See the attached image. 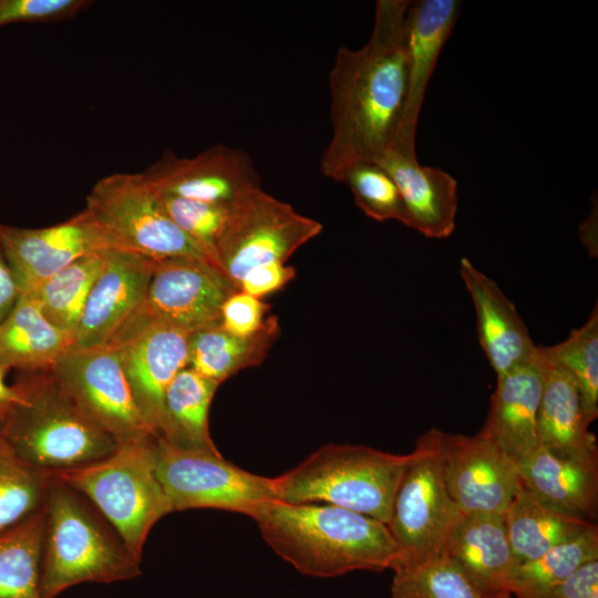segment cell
Returning a JSON list of instances; mask_svg holds the SVG:
<instances>
[{
    "mask_svg": "<svg viewBox=\"0 0 598 598\" xmlns=\"http://www.w3.org/2000/svg\"><path fill=\"white\" fill-rule=\"evenodd\" d=\"M411 1L379 0L372 33L359 49L341 47L329 72L331 137L323 176L341 182L362 162L393 147L408 94L405 18Z\"/></svg>",
    "mask_w": 598,
    "mask_h": 598,
    "instance_id": "obj_1",
    "label": "cell"
},
{
    "mask_svg": "<svg viewBox=\"0 0 598 598\" xmlns=\"http://www.w3.org/2000/svg\"><path fill=\"white\" fill-rule=\"evenodd\" d=\"M251 518L270 548L302 575L383 571L402 557L386 524L347 508L272 501Z\"/></svg>",
    "mask_w": 598,
    "mask_h": 598,
    "instance_id": "obj_2",
    "label": "cell"
},
{
    "mask_svg": "<svg viewBox=\"0 0 598 598\" xmlns=\"http://www.w3.org/2000/svg\"><path fill=\"white\" fill-rule=\"evenodd\" d=\"M21 402L7 408L0 436L24 462L49 474L111 454L116 441L61 386L51 371H21Z\"/></svg>",
    "mask_w": 598,
    "mask_h": 598,
    "instance_id": "obj_3",
    "label": "cell"
},
{
    "mask_svg": "<svg viewBox=\"0 0 598 598\" xmlns=\"http://www.w3.org/2000/svg\"><path fill=\"white\" fill-rule=\"evenodd\" d=\"M44 520L43 598H55L82 582L111 584L141 575V561L106 519L81 493L53 475Z\"/></svg>",
    "mask_w": 598,
    "mask_h": 598,
    "instance_id": "obj_4",
    "label": "cell"
},
{
    "mask_svg": "<svg viewBox=\"0 0 598 598\" xmlns=\"http://www.w3.org/2000/svg\"><path fill=\"white\" fill-rule=\"evenodd\" d=\"M410 457L365 445L328 444L272 477L275 491L285 503L329 504L388 524Z\"/></svg>",
    "mask_w": 598,
    "mask_h": 598,
    "instance_id": "obj_5",
    "label": "cell"
},
{
    "mask_svg": "<svg viewBox=\"0 0 598 598\" xmlns=\"http://www.w3.org/2000/svg\"><path fill=\"white\" fill-rule=\"evenodd\" d=\"M81 493L141 561L153 526L173 513L156 471V436L118 444L93 463L52 474Z\"/></svg>",
    "mask_w": 598,
    "mask_h": 598,
    "instance_id": "obj_6",
    "label": "cell"
},
{
    "mask_svg": "<svg viewBox=\"0 0 598 598\" xmlns=\"http://www.w3.org/2000/svg\"><path fill=\"white\" fill-rule=\"evenodd\" d=\"M442 432L430 429L416 440L394 495L386 525L401 551L399 563L446 555L450 536L463 515L444 481Z\"/></svg>",
    "mask_w": 598,
    "mask_h": 598,
    "instance_id": "obj_7",
    "label": "cell"
},
{
    "mask_svg": "<svg viewBox=\"0 0 598 598\" xmlns=\"http://www.w3.org/2000/svg\"><path fill=\"white\" fill-rule=\"evenodd\" d=\"M156 471L173 512L216 508L251 517L278 501L272 477L250 473L219 451L181 448L156 436Z\"/></svg>",
    "mask_w": 598,
    "mask_h": 598,
    "instance_id": "obj_8",
    "label": "cell"
},
{
    "mask_svg": "<svg viewBox=\"0 0 598 598\" xmlns=\"http://www.w3.org/2000/svg\"><path fill=\"white\" fill-rule=\"evenodd\" d=\"M322 224L256 188L230 204L229 217L216 245V265L239 289L252 268L282 262L322 231Z\"/></svg>",
    "mask_w": 598,
    "mask_h": 598,
    "instance_id": "obj_9",
    "label": "cell"
},
{
    "mask_svg": "<svg viewBox=\"0 0 598 598\" xmlns=\"http://www.w3.org/2000/svg\"><path fill=\"white\" fill-rule=\"evenodd\" d=\"M84 208L114 236L123 250L156 261L176 257L212 261L171 220L141 173H114L99 179L87 194Z\"/></svg>",
    "mask_w": 598,
    "mask_h": 598,
    "instance_id": "obj_10",
    "label": "cell"
},
{
    "mask_svg": "<svg viewBox=\"0 0 598 598\" xmlns=\"http://www.w3.org/2000/svg\"><path fill=\"white\" fill-rule=\"evenodd\" d=\"M49 370L117 444L154 435L134 401L120 357L111 346L72 347Z\"/></svg>",
    "mask_w": 598,
    "mask_h": 598,
    "instance_id": "obj_11",
    "label": "cell"
},
{
    "mask_svg": "<svg viewBox=\"0 0 598 598\" xmlns=\"http://www.w3.org/2000/svg\"><path fill=\"white\" fill-rule=\"evenodd\" d=\"M189 336L134 312L107 342L117 352L134 401L155 436L166 389L188 367Z\"/></svg>",
    "mask_w": 598,
    "mask_h": 598,
    "instance_id": "obj_12",
    "label": "cell"
},
{
    "mask_svg": "<svg viewBox=\"0 0 598 598\" xmlns=\"http://www.w3.org/2000/svg\"><path fill=\"white\" fill-rule=\"evenodd\" d=\"M239 289L207 259L176 257L155 262L135 313L188 332L219 324L224 302Z\"/></svg>",
    "mask_w": 598,
    "mask_h": 598,
    "instance_id": "obj_13",
    "label": "cell"
},
{
    "mask_svg": "<svg viewBox=\"0 0 598 598\" xmlns=\"http://www.w3.org/2000/svg\"><path fill=\"white\" fill-rule=\"evenodd\" d=\"M0 240L20 293L31 291L82 257L123 250L86 208L63 223L42 228L0 224Z\"/></svg>",
    "mask_w": 598,
    "mask_h": 598,
    "instance_id": "obj_14",
    "label": "cell"
},
{
    "mask_svg": "<svg viewBox=\"0 0 598 598\" xmlns=\"http://www.w3.org/2000/svg\"><path fill=\"white\" fill-rule=\"evenodd\" d=\"M441 466L447 491L465 515H503L520 483L517 462L480 435L442 432Z\"/></svg>",
    "mask_w": 598,
    "mask_h": 598,
    "instance_id": "obj_15",
    "label": "cell"
},
{
    "mask_svg": "<svg viewBox=\"0 0 598 598\" xmlns=\"http://www.w3.org/2000/svg\"><path fill=\"white\" fill-rule=\"evenodd\" d=\"M141 174L157 194L214 204L229 205L260 188V176L248 153L224 144L193 157L165 152Z\"/></svg>",
    "mask_w": 598,
    "mask_h": 598,
    "instance_id": "obj_16",
    "label": "cell"
},
{
    "mask_svg": "<svg viewBox=\"0 0 598 598\" xmlns=\"http://www.w3.org/2000/svg\"><path fill=\"white\" fill-rule=\"evenodd\" d=\"M156 260L127 250H109L74 334L73 348L107 344L145 299Z\"/></svg>",
    "mask_w": 598,
    "mask_h": 598,
    "instance_id": "obj_17",
    "label": "cell"
},
{
    "mask_svg": "<svg viewBox=\"0 0 598 598\" xmlns=\"http://www.w3.org/2000/svg\"><path fill=\"white\" fill-rule=\"evenodd\" d=\"M461 7L457 0H419L409 6L405 18L408 94L392 148L416 154V128L426 89Z\"/></svg>",
    "mask_w": 598,
    "mask_h": 598,
    "instance_id": "obj_18",
    "label": "cell"
},
{
    "mask_svg": "<svg viewBox=\"0 0 598 598\" xmlns=\"http://www.w3.org/2000/svg\"><path fill=\"white\" fill-rule=\"evenodd\" d=\"M496 378L486 420L478 434L518 462L539 446L537 420L544 367L538 349L532 359Z\"/></svg>",
    "mask_w": 598,
    "mask_h": 598,
    "instance_id": "obj_19",
    "label": "cell"
},
{
    "mask_svg": "<svg viewBox=\"0 0 598 598\" xmlns=\"http://www.w3.org/2000/svg\"><path fill=\"white\" fill-rule=\"evenodd\" d=\"M460 275L474 305L480 344L496 377L532 359L537 346L498 285L466 257L460 261Z\"/></svg>",
    "mask_w": 598,
    "mask_h": 598,
    "instance_id": "obj_20",
    "label": "cell"
},
{
    "mask_svg": "<svg viewBox=\"0 0 598 598\" xmlns=\"http://www.w3.org/2000/svg\"><path fill=\"white\" fill-rule=\"evenodd\" d=\"M395 182L408 214V226L434 239L450 237L458 206L457 182L447 172L421 165L416 154L395 148L375 161Z\"/></svg>",
    "mask_w": 598,
    "mask_h": 598,
    "instance_id": "obj_21",
    "label": "cell"
},
{
    "mask_svg": "<svg viewBox=\"0 0 598 598\" xmlns=\"http://www.w3.org/2000/svg\"><path fill=\"white\" fill-rule=\"evenodd\" d=\"M446 555L484 598L509 592L519 565L503 515L463 514L450 536Z\"/></svg>",
    "mask_w": 598,
    "mask_h": 598,
    "instance_id": "obj_22",
    "label": "cell"
},
{
    "mask_svg": "<svg viewBox=\"0 0 598 598\" xmlns=\"http://www.w3.org/2000/svg\"><path fill=\"white\" fill-rule=\"evenodd\" d=\"M520 483L540 503L596 523L598 515V461L554 455L543 446L517 462Z\"/></svg>",
    "mask_w": 598,
    "mask_h": 598,
    "instance_id": "obj_23",
    "label": "cell"
},
{
    "mask_svg": "<svg viewBox=\"0 0 598 598\" xmlns=\"http://www.w3.org/2000/svg\"><path fill=\"white\" fill-rule=\"evenodd\" d=\"M544 367V386L538 410L539 445L556 456L598 461L595 434L573 378L547 359L537 346Z\"/></svg>",
    "mask_w": 598,
    "mask_h": 598,
    "instance_id": "obj_24",
    "label": "cell"
},
{
    "mask_svg": "<svg viewBox=\"0 0 598 598\" xmlns=\"http://www.w3.org/2000/svg\"><path fill=\"white\" fill-rule=\"evenodd\" d=\"M72 347L73 338L51 324L28 293L0 322V365L7 370H48Z\"/></svg>",
    "mask_w": 598,
    "mask_h": 598,
    "instance_id": "obj_25",
    "label": "cell"
},
{
    "mask_svg": "<svg viewBox=\"0 0 598 598\" xmlns=\"http://www.w3.org/2000/svg\"><path fill=\"white\" fill-rule=\"evenodd\" d=\"M279 334V321L272 315L247 337L230 333L220 323L196 330L189 336L188 367L220 384L240 370L259 365Z\"/></svg>",
    "mask_w": 598,
    "mask_h": 598,
    "instance_id": "obj_26",
    "label": "cell"
},
{
    "mask_svg": "<svg viewBox=\"0 0 598 598\" xmlns=\"http://www.w3.org/2000/svg\"><path fill=\"white\" fill-rule=\"evenodd\" d=\"M503 519L511 547L519 564L538 558L571 540L597 523L566 515L536 499L519 483Z\"/></svg>",
    "mask_w": 598,
    "mask_h": 598,
    "instance_id": "obj_27",
    "label": "cell"
},
{
    "mask_svg": "<svg viewBox=\"0 0 598 598\" xmlns=\"http://www.w3.org/2000/svg\"><path fill=\"white\" fill-rule=\"evenodd\" d=\"M219 383L189 367L166 389L157 436L187 450L218 451L208 427V412Z\"/></svg>",
    "mask_w": 598,
    "mask_h": 598,
    "instance_id": "obj_28",
    "label": "cell"
},
{
    "mask_svg": "<svg viewBox=\"0 0 598 598\" xmlns=\"http://www.w3.org/2000/svg\"><path fill=\"white\" fill-rule=\"evenodd\" d=\"M106 252L82 257L31 291L23 292L32 296L48 321L71 336L73 341L90 292L105 264Z\"/></svg>",
    "mask_w": 598,
    "mask_h": 598,
    "instance_id": "obj_29",
    "label": "cell"
},
{
    "mask_svg": "<svg viewBox=\"0 0 598 598\" xmlns=\"http://www.w3.org/2000/svg\"><path fill=\"white\" fill-rule=\"evenodd\" d=\"M44 507L0 534V598H43Z\"/></svg>",
    "mask_w": 598,
    "mask_h": 598,
    "instance_id": "obj_30",
    "label": "cell"
},
{
    "mask_svg": "<svg viewBox=\"0 0 598 598\" xmlns=\"http://www.w3.org/2000/svg\"><path fill=\"white\" fill-rule=\"evenodd\" d=\"M598 559V526L517 566L509 594L515 598H548L581 565Z\"/></svg>",
    "mask_w": 598,
    "mask_h": 598,
    "instance_id": "obj_31",
    "label": "cell"
},
{
    "mask_svg": "<svg viewBox=\"0 0 598 598\" xmlns=\"http://www.w3.org/2000/svg\"><path fill=\"white\" fill-rule=\"evenodd\" d=\"M52 475L21 460L0 436V534L43 509Z\"/></svg>",
    "mask_w": 598,
    "mask_h": 598,
    "instance_id": "obj_32",
    "label": "cell"
},
{
    "mask_svg": "<svg viewBox=\"0 0 598 598\" xmlns=\"http://www.w3.org/2000/svg\"><path fill=\"white\" fill-rule=\"evenodd\" d=\"M544 355L563 368L575 381L590 422L598 415V308L588 320L573 329L564 341L540 346Z\"/></svg>",
    "mask_w": 598,
    "mask_h": 598,
    "instance_id": "obj_33",
    "label": "cell"
},
{
    "mask_svg": "<svg viewBox=\"0 0 598 598\" xmlns=\"http://www.w3.org/2000/svg\"><path fill=\"white\" fill-rule=\"evenodd\" d=\"M392 598H484L447 556L393 568Z\"/></svg>",
    "mask_w": 598,
    "mask_h": 598,
    "instance_id": "obj_34",
    "label": "cell"
},
{
    "mask_svg": "<svg viewBox=\"0 0 598 598\" xmlns=\"http://www.w3.org/2000/svg\"><path fill=\"white\" fill-rule=\"evenodd\" d=\"M349 186L355 205L368 217L384 221L394 219L408 226L406 208L393 178L375 162L351 166L341 182Z\"/></svg>",
    "mask_w": 598,
    "mask_h": 598,
    "instance_id": "obj_35",
    "label": "cell"
},
{
    "mask_svg": "<svg viewBox=\"0 0 598 598\" xmlns=\"http://www.w3.org/2000/svg\"><path fill=\"white\" fill-rule=\"evenodd\" d=\"M155 194L171 220L216 265V245L228 220L230 204H214Z\"/></svg>",
    "mask_w": 598,
    "mask_h": 598,
    "instance_id": "obj_36",
    "label": "cell"
},
{
    "mask_svg": "<svg viewBox=\"0 0 598 598\" xmlns=\"http://www.w3.org/2000/svg\"><path fill=\"white\" fill-rule=\"evenodd\" d=\"M87 0H0V28L13 23L69 20L91 7Z\"/></svg>",
    "mask_w": 598,
    "mask_h": 598,
    "instance_id": "obj_37",
    "label": "cell"
},
{
    "mask_svg": "<svg viewBox=\"0 0 598 598\" xmlns=\"http://www.w3.org/2000/svg\"><path fill=\"white\" fill-rule=\"evenodd\" d=\"M270 305L241 290L234 292L223 305L220 326L237 336H251L265 324Z\"/></svg>",
    "mask_w": 598,
    "mask_h": 598,
    "instance_id": "obj_38",
    "label": "cell"
},
{
    "mask_svg": "<svg viewBox=\"0 0 598 598\" xmlns=\"http://www.w3.org/2000/svg\"><path fill=\"white\" fill-rule=\"evenodd\" d=\"M296 276V269L282 262H269L249 270L239 282V290L261 299L280 290Z\"/></svg>",
    "mask_w": 598,
    "mask_h": 598,
    "instance_id": "obj_39",
    "label": "cell"
},
{
    "mask_svg": "<svg viewBox=\"0 0 598 598\" xmlns=\"http://www.w3.org/2000/svg\"><path fill=\"white\" fill-rule=\"evenodd\" d=\"M548 598H598V559L577 568Z\"/></svg>",
    "mask_w": 598,
    "mask_h": 598,
    "instance_id": "obj_40",
    "label": "cell"
},
{
    "mask_svg": "<svg viewBox=\"0 0 598 598\" xmlns=\"http://www.w3.org/2000/svg\"><path fill=\"white\" fill-rule=\"evenodd\" d=\"M20 296L14 274L0 240V322L9 315Z\"/></svg>",
    "mask_w": 598,
    "mask_h": 598,
    "instance_id": "obj_41",
    "label": "cell"
},
{
    "mask_svg": "<svg viewBox=\"0 0 598 598\" xmlns=\"http://www.w3.org/2000/svg\"><path fill=\"white\" fill-rule=\"evenodd\" d=\"M8 371L0 365V405L9 406L14 403L21 402V396L13 385H8L4 382V373Z\"/></svg>",
    "mask_w": 598,
    "mask_h": 598,
    "instance_id": "obj_42",
    "label": "cell"
},
{
    "mask_svg": "<svg viewBox=\"0 0 598 598\" xmlns=\"http://www.w3.org/2000/svg\"><path fill=\"white\" fill-rule=\"evenodd\" d=\"M487 598H515V597L509 592H502V594H498V595H495V596H492V597H487Z\"/></svg>",
    "mask_w": 598,
    "mask_h": 598,
    "instance_id": "obj_43",
    "label": "cell"
},
{
    "mask_svg": "<svg viewBox=\"0 0 598 598\" xmlns=\"http://www.w3.org/2000/svg\"><path fill=\"white\" fill-rule=\"evenodd\" d=\"M7 408L8 406L0 405V429H1V425H2V422H3V419H4Z\"/></svg>",
    "mask_w": 598,
    "mask_h": 598,
    "instance_id": "obj_44",
    "label": "cell"
}]
</instances>
